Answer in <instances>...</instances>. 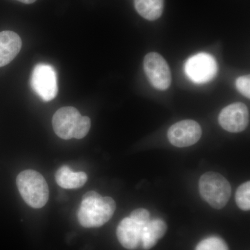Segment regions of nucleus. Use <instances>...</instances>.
<instances>
[{"mask_svg": "<svg viewBox=\"0 0 250 250\" xmlns=\"http://www.w3.org/2000/svg\"><path fill=\"white\" fill-rule=\"evenodd\" d=\"M17 187L24 201L29 207L41 208L49 199V188L42 174L35 170L22 171L16 179Z\"/></svg>", "mask_w": 250, "mask_h": 250, "instance_id": "f03ea898", "label": "nucleus"}, {"mask_svg": "<svg viewBox=\"0 0 250 250\" xmlns=\"http://www.w3.org/2000/svg\"><path fill=\"white\" fill-rule=\"evenodd\" d=\"M199 189L202 198L215 209L225 207L231 197L229 182L218 172L204 174L199 182Z\"/></svg>", "mask_w": 250, "mask_h": 250, "instance_id": "7ed1b4c3", "label": "nucleus"}, {"mask_svg": "<svg viewBox=\"0 0 250 250\" xmlns=\"http://www.w3.org/2000/svg\"><path fill=\"white\" fill-rule=\"evenodd\" d=\"M135 8L143 18L148 21H156L164 11V0H134Z\"/></svg>", "mask_w": 250, "mask_h": 250, "instance_id": "4468645a", "label": "nucleus"}, {"mask_svg": "<svg viewBox=\"0 0 250 250\" xmlns=\"http://www.w3.org/2000/svg\"><path fill=\"white\" fill-rule=\"evenodd\" d=\"M22 47V41L16 33L11 31L0 32V67L12 62Z\"/></svg>", "mask_w": 250, "mask_h": 250, "instance_id": "9b49d317", "label": "nucleus"}, {"mask_svg": "<svg viewBox=\"0 0 250 250\" xmlns=\"http://www.w3.org/2000/svg\"><path fill=\"white\" fill-rule=\"evenodd\" d=\"M82 116L80 111L72 106L59 108L52 118L54 132L61 139H73L74 131Z\"/></svg>", "mask_w": 250, "mask_h": 250, "instance_id": "1a4fd4ad", "label": "nucleus"}, {"mask_svg": "<svg viewBox=\"0 0 250 250\" xmlns=\"http://www.w3.org/2000/svg\"><path fill=\"white\" fill-rule=\"evenodd\" d=\"M195 250H229L227 243L222 238L210 236L202 240Z\"/></svg>", "mask_w": 250, "mask_h": 250, "instance_id": "dca6fc26", "label": "nucleus"}, {"mask_svg": "<svg viewBox=\"0 0 250 250\" xmlns=\"http://www.w3.org/2000/svg\"><path fill=\"white\" fill-rule=\"evenodd\" d=\"M143 228L129 217L125 218L117 228V237L122 246L128 250H135L141 244Z\"/></svg>", "mask_w": 250, "mask_h": 250, "instance_id": "9d476101", "label": "nucleus"}, {"mask_svg": "<svg viewBox=\"0 0 250 250\" xmlns=\"http://www.w3.org/2000/svg\"><path fill=\"white\" fill-rule=\"evenodd\" d=\"M218 121L220 126L229 132H241L249 125V110L245 104H231L222 110Z\"/></svg>", "mask_w": 250, "mask_h": 250, "instance_id": "6e6552de", "label": "nucleus"}, {"mask_svg": "<svg viewBox=\"0 0 250 250\" xmlns=\"http://www.w3.org/2000/svg\"><path fill=\"white\" fill-rule=\"evenodd\" d=\"M57 184L65 189H76L86 183L87 174L83 172H73L68 166L61 167L55 174Z\"/></svg>", "mask_w": 250, "mask_h": 250, "instance_id": "ddd939ff", "label": "nucleus"}, {"mask_svg": "<svg viewBox=\"0 0 250 250\" xmlns=\"http://www.w3.org/2000/svg\"><path fill=\"white\" fill-rule=\"evenodd\" d=\"M167 225L161 219L149 220L143 228L141 233V245L145 250H149L155 246L157 242L167 231Z\"/></svg>", "mask_w": 250, "mask_h": 250, "instance_id": "f8f14e48", "label": "nucleus"}, {"mask_svg": "<svg viewBox=\"0 0 250 250\" xmlns=\"http://www.w3.org/2000/svg\"><path fill=\"white\" fill-rule=\"evenodd\" d=\"M116 208V202L111 197H102L93 190L87 192L79 208V222L83 228H99L113 217Z\"/></svg>", "mask_w": 250, "mask_h": 250, "instance_id": "f257e3e1", "label": "nucleus"}, {"mask_svg": "<svg viewBox=\"0 0 250 250\" xmlns=\"http://www.w3.org/2000/svg\"><path fill=\"white\" fill-rule=\"evenodd\" d=\"M202 134L201 126L197 122L186 120L172 125L167 131V138L175 147H186L195 144Z\"/></svg>", "mask_w": 250, "mask_h": 250, "instance_id": "0eeeda50", "label": "nucleus"}, {"mask_svg": "<svg viewBox=\"0 0 250 250\" xmlns=\"http://www.w3.org/2000/svg\"><path fill=\"white\" fill-rule=\"evenodd\" d=\"M217 63L215 59L207 53L197 54L190 57L186 63V73L196 83H207L216 75Z\"/></svg>", "mask_w": 250, "mask_h": 250, "instance_id": "423d86ee", "label": "nucleus"}, {"mask_svg": "<svg viewBox=\"0 0 250 250\" xmlns=\"http://www.w3.org/2000/svg\"><path fill=\"white\" fill-rule=\"evenodd\" d=\"M236 205L241 210L250 209V182L241 184L237 189L236 193Z\"/></svg>", "mask_w": 250, "mask_h": 250, "instance_id": "2eb2a0df", "label": "nucleus"}, {"mask_svg": "<svg viewBox=\"0 0 250 250\" xmlns=\"http://www.w3.org/2000/svg\"><path fill=\"white\" fill-rule=\"evenodd\" d=\"M90 126H91V123H90V118L87 116H82L74 131L73 138L76 139H82L84 138L89 131Z\"/></svg>", "mask_w": 250, "mask_h": 250, "instance_id": "f3484780", "label": "nucleus"}, {"mask_svg": "<svg viewBox=\"0 0 250 250\" xmlns=\"http://www.w3.org/2000/svg\"><path fill=\"white\" fill-rule=\"evenodd\" d=\"M129 218L136 222L140 226L142 227L143 228L150 220L149 211L145 208H138V209L134 210L130 215Z\"/></svg>", "mask_w": 250, "mask_h": 250, "instance_id": "a211bd4d", "label": "nucleus"}, {"mask_svg": "<svg viewBox=\"0 0 250 250\" xmlns=\"http://www.w3.org/2000/svg\"><path fill=\"white\" fill-rule=\"evenodd\" d=\"M237 89L247 98H250V77L245 75L238 77L236 82Z\"/></svg>", "mask_w": 250, "mask_h": 250, "instance_id": "6ab92c4d", "label": "nucleus"}, {"mask_svg": "<svg viewBox=\"0 0 250 250\" xmlns=\"http://www.w3.org/2000/svg\"><path fill=\"white\" fill-rule=\"evenodd\" d=\"M30 84L36 95L44 102H49L58 93L57 75L52 65L39 63L34 67L31 74Z\"/></svg>", "mask_w": 250, "mask_h": 250, "instance_id": "20e7f679", "label": "nucleus"}, {"mask_svg": "<svg viewBox=\"0 0 250 250\" xmlns=\"http://www.w3.org/2000/svg\"><path fill=\"white\" fill-rule=\"evenodd\" d=\"M18 1L24 3V4H32V3L35 2L36 0H18Z\"/></svg>", "mask_w": 250, "mask_h": 250, "instance_id": "aec40b11", "label": "nucleus"}, {"mask_svg": "<svg viewBox=\"0 0 250 250\" xmlns=\"http://www.w3.org/2000/svg\"><path fill=\"white\" fill-rule=\"evenodd\" d=\"M144 70L151 84L160 90H167L172 82L168 64L161 54L150 52L144 59Z\"/></svg>", "mask_w": 250, "mask_h": 250, "instance_id": "39448f33", "label": "nucleus"}]
</instances>
